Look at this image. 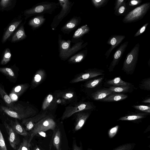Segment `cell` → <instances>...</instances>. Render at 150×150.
<instances>
[{
	"instance_id": "cell-1",
	"label": "cell",
	"mask_w": 150,
	"mask_h": 150,
	"mask_svg": "<svg viewBox=\"0 0 150 150\" xmlns=\"http://www.w3.org/2000/svg\"><path fill=\"white\" fill-rule=\"evenodd\" d=\"M0 108L9 116L20 120L33 116L36 113V111L32 107L24 106L19 104H14L11 108L1 105Z\"/></svg>"
},
{
	"instance_id": "cell-2",
	"label": "cell",
	"mask_w": 150,
	"mask_h": 150,
	"mask_svg": "<svg viewBox=\"0 0 150 150\" xmlns=\"http://www.w3.org/2000/svg\"><path fill=\"white\" fill-rule=\"evenodd\" d=\"M54 114L49 113L40 120L30 131L29 142L30 143L34 137L40 132H45L49 130L54 131L57 124Z\"/></svg>"
},
{
	"instance_id": "cell-3",
	"label": "cell",
	"mask_w": 150,
	"mask_h": 150,
	"mask_svg": "<svg viewBox=\"0 0 150 150\" xmlns=\"http://www.w3.org/2000/svg\"><path fill=\"white\" fill-rule=\"evenodd\" d=\"M58 2L44 1L38 3L32 8L25 11L27 17L33 16L44 15L47 13L52 14L59 6Z\"/></svg>"
},
{
	"instance_id": "cell-4",
	"label": "cell",
	"mask_w": 150,
	"mask_h": 150,
	"mask_svg": "<svg viewBox=\"0 0 150 150\" xmlns=\"http://www.w3.org/2000/svg\"><path fill=\"white\" fill-rule=\"evenodd\" d=\"M94 107V105L90 102H77L70 104L65 108L61 120L62 121L77 112L91 110Z\"/></svg>"
},
{
	"instance_id": "cell-5",
	"label": "cell",
	"mask_w": 150,
	"mask_h": 150,
	"mask_svg": "<svg viewBox=\"0 0 150 150\" xmlns=\"http://www.w3.org/2000/svg\"><path fill=\"white\" fill-rule=\"evenodd\" d=\"M139 48V44H137L126 56L122 70L127 74L131 75L134 71L138 60Z\"/></svg>"
},
{
	"instance_id": "cell-6",
	"label": "cell",
	"mask_w": 150,
	"mask_h": 150,
	"mask_svg": "<svg viewBox=\"0 0 150 150\" xmlns=\"http://www.w3.org/2000/svg\"><path fill=\"white\" fill-rule=\"evenodd\" d=\"M150 8V3L146 2L135 8L126 15L122 20L125 23L136 22L142 19Z\"/></svg>"
},
{
	"instance_id": "cell-7",
	"label": "cell",
	"mask_w": 150,
	"mask_h": 150,
	"mask_svg": "<svg viewBox=\"0 0 150 150\" xmlns=\"http://www.w3.org/2000/svg\"><path fill=\"white\" fill-rule=\"evenodd\" d=\"M58 3L61 7L60 12L55 16L50 27L53 30L55 29L62 20L70 12L74 2L68 0H59Z\"/></svg>"
},
{
	"instance_id": "cell-8",
	"label": "cell",
	"mask_w": 150,
	"mask_h": 150,
	"mask_svg": "<svg viewBox=\"0 0 150 150\" xmlns=\"http://www.w3.org/2000/svg\"><path fill=\"white\" fill-rule=\"evenodd\" d=\"M53 94L58 104L66 105L77 102L78 97L76 93L71 89L56 91Z\"/></svg>"
},
{
	"instance_id": "cell-9",
	"label": "cell",
	"mask_w": 150,
	"mask_h": 150,
	"mask_svg": "<svg viewBox=\"0 0 150 150\" xmlns=\"http://www.w3.org/2000/svg\"><path fill=\"white\" fill-rule=\"evenodd\" d=\"M103 70L96 68L89 69L76 75L70 82L71 83L86 81L99 75H103Z\"/></svg>"
},
{
	"instance_id": "cell-10",
	"label": "cell",
	"mask_w": 150,
	"mask_h": 150,
	"mask_svg": "<svg viewBox=\"0 0 150 150\" xmlns=\"http://www.w3.org/2000/svg\"><path fill=\"white\" fill-rule=\"evenodd\" d=\"M58 103L53 94H49L45 98L42 106V111L53 113L57 108Z\"/></svg>"
},
{
	"instance_id": "cell-11",
	"label": "cell",
	"mask_w": 150,
	"mask_h": 150,
	"mask_svg": "<svg viewBox=\"0 0 150 150\" xmlns=\"http://www.w3.org/2000/svg\"><path fill=\"white\" fill-rule=\"evenodd\" d=\"M48 114L46 112L41 111L36 115L22 120L21 123L25 126L27 132L30 131L37 123Z\"/></svg>"
},
{
	"instance_id": "cell-12",
	"label": "cell",
	"mask_w": 150,
	"mask_h": 150,
	"mask_svg": "<svg viewBox=\"0 0 150 150\" xmlns=\"http://www.w3.org/2000/svg\"><path fill=\"white\" fill-rule=\"evenodd\" d=\"M4 125L8 135V139L11 146L15 150L16 149L20 142L19 136L11 126L6 122Z\"/></svg>"
},
{
	"instance_id": "cell-13",
	"label": "cell",
	"mask_w": 150,
	"mask_h": 150,
	"mask_svg": "<svg viewBox=\"0 0 150 150\" xmlns=\"http://www.w3.org/2000/svg\"><path fill=\"white\" fill-rule=\"evenodd\" d=\"M128 43V41H126L123 43L116 50L109 68L110 72L112 71L116 66L118 64L126 50Z\"/></svg>"
},
{
	"instance_id": "cell-14",
	"label": "cell",
	"mask_w": 150,
	"mask_h": 150,
	"mask_svg": "<svg viewBox=\"0 0 150 150\" xmlns=\"http://www.w3.org/2000/svg\"><path fill=\"white\" fill-rule=\"evenodd\" d=\"M80 16H74L61 28V31L64 34H69L76 29L81 22Z\"/></svg>"
},
{
	"instance_id": "cell-15",
	"label": "cell",
	"mask_w": 150,
	"mask_h": 150,
	"mask_svg": "<svg viewBox=\"0 0 150 150\" xmlns=\"http://www.w3.org/2000/svg\"><path fill=\"white\" fill-rule=\"evenodd\" d=\"M88 44V42L84 43V41L82 40L79 42L74 44L67 51L59 57L63 60L67 59L78 52L85 47Z\"/></svg>"
},
{
	"instance_id": "cell-16",
	"label": "cell",
	"mask_w": 150,
	"mask_h": 150,
	"mask_svg": "<svg viewBox=\"0 0 150 150\" xmlns=\"http://www.w3.org/2000/svg\"><path fill=\"white\" fill-rule=\"evenodd\" d=\"M125 36L122 35H112L109 38L107 43L111 46L105 54L107 59L112 50L118 46L125 38Z\"/></svg>"
},
{
	"instance_id": "cell-17",
	"label": "cell",
	"mask_w": 150,
	"mask_h": 150,
	"mask_svg": "<svg viewBox=\"0 0 150 150\" xmlns=\"http://www.w3.org/2000/svg\"><path fill=\"white\" fill-rule=\"evenodd\" d=\"M84 111L79 112L74 114L75 119L74 131L82 128L90 115V113Z\"/></svg>"
},
{
	"instance_id": "cell-18",
	"label": "cell",
	"mask_w": 150,
	"mask_h": 150,
	"mask_svg": "<svg viewBox=\"0 0 150 150\" xmlns=\"http://www.w3.org/2000/svg\"><path fill=\"white\" fill-rule=\"evenodd\" d=\"M90 28L87 25H83L78 28L74 34L71 42L74 44L77 43L82 40V38L90 31Z\"/></svg>"
},
{
	"instance_id": "cell-19",
	"label": "cell",
	"mask_w": 150,
	"mask_h": 150,
	"mask_svg": "<svg viewBox=\"0 0 150 150\" xmlns=\"http://www.w3.org/2000/svg\"><path fill=\"white\" fill-rule=\"evenodd\" d=\"M46 74L45 70L40 69L36 72L31 83V88H34L39 86L45 79Z\"/></svg>"
},
{
	"instance_id": "cell-20",
	"label": "cell",
	"mask_w": 150,
	"mask_h": 150,
	"mask_svg": "<svg viewBox=\"0 0 150 150\" xmlns=\"http://www.w3.org/2000/svg\"><path fill=\"white\" fill-rule=\"evenodd\" d=\"M61 133L59 128H56L53 131L52 139L50 144V150L52 145L57 150H61Z\"/></svg>"
},
{
	"instance_id": "cell-21",
	"label": "cell",
	"mask_w": 150,
	"mask_h": 150,
	"mask_svg": "<svg viewBox=\"0 0 150 150\" xmlns=\"http://www.w3.org/2000/svg\"><path fill=\"white\" fill-rule=\"evenodd\" d=\"M71 40H66L62 39L61 35H58V43L59 57L65 53L71 47Z\"/></svg>"
},
{
	"instance_id": "cell-22",
	"label": "cell",
	"mask_w": 150,
	"mask_h": 150,
	"mask_svg": "<svg viewBox=\"0 0 150 150\" xmlns=\"http://www.w3.org/2000/svg\"><path fill=\"white\" fill-rule=\"evenodd\" d=\"M148 115V113H132L121 117L117 121H130L136 122V121L145 118Z\"/></svg>"
},
{
	"instance_id": "cell-23",
	"label": "cell",
	"mask_w": 150,
	"mask_h": 150,
	"mask_svg": "<svg viewBox=\"0 0 150 150\" xmlns=\"http://www.w3.org/2000/svg\"><path fill=\"white\" fill-rule=\"evenodd\" d=\"M45 20L44 15L35 16L29 21L28 24L33 29H36L40 27Z\"/></svg>"
},
{
	"instance_id": "cell-24",
	"label": "cell",
	"mask_w": 150,
	"mask_h": 150,
	"mask_svg": "<svg viewBox=\"0 0 150 150\" xmlns=\"http://www.w3.org/2000/svg\"><path fill=\"white\" fill-rule=\"evenodd\" d=\"M88 50L87 49L79 51L69 57L67 60L71 64H75L82 61L86 57Z\"/></svg>"
},
{
	"instance_id": "cell-25",
	"label": "cell",
	"mask_w": 150,
	"mask_h": 150,
	"mask_svg": "<svg viewBox=\"0 0 150 150\" xmlns=\"http://www.w3.org/2000/svg\"><path fill=\"white\" fill-rule=\"evenodd\" d=\"M10 125L18 134L24 136L28 135V132L18 122L17 119H16L14 121L11 120Z\"/></svg>"
},
{
	"instance_id": "cell-26",
	"label": "cell",
	"mask_w": 150,
	"mask_h": 150,
	"mask_svg": "<svg viewBox=\"0 0 150 150\" xmlns=\"http://www.w3.org/2000/svg\"><path fill=\"white\" fill-rule=\"evenodd\" d=\"M127 97V96L123 93H115L114 92L101 100V101L110 102L124 100Z\"/></svg>"
},
{
	"instance_id": "cell-27",
	"label": "cell",
	"mask_w": 150,
	"mask_h": 150,
	"mask_svg": "<svg viewBox=\"0 0 150 150\" xmlns=\"http://www.w3.org/2000/svg\"><path fill=\"white\" fill-rule=\"evenodd\" d=\"M113 93L109 89H103L97 91L92 93L91 97L94 100H101Z\"/></svg>"
},
{
	"instance_id": "cell-28",
	"label": "cell",
	"mask_w": 150,
	"mask_h": 150,
	"mask_svg": "<svg viewBox=\"0 0 150 150\" xmlns=\"http://www.w3.org/2000/svg\"><path fill=\"white\" fill-rule=\"evenodd\" d=\"M21 22V20L15 21L11 23L9 26L3 36L2 42L4 43L6 40Z\"/></svg>"
},
{
	"instance_id": "cell-29",
	"label": "cell",
	"mask_w": 150,
	"mask_h": 150,
	"mask_svg": "<svg viewBox=\"0 0 150 150\" xmlns=\"http://www.w3.org/2000/svg\"><path fill=\"white\" fill-rule=\"evenodd\" d=\"M107 83L113 86H131L132 84L122 80L120 77H116L108 81Z\"/></svg>"
},
{
	"instance_id": "cell-30",
	"label": "cell",
	"mask_w": 150,
	"mask_h": 150,
	"mask_svg": "<svg viewBox=\"0 0 150 150\" xmlns=\"http://www.w3.org/2000/svg\"><path fill=\"white\" fill-rule=\"evenodd\" d=\"M29 85L27 83L22 84L13 88L11 93L14 94L17 96L22 95L29 88Z\"/></svg>"
},
{
	"instance_id": "cell-31",
	"label": "cell",
	"mask_w": 150,
	"mask_h": 150,
	"mask_svg": "<svg viewBox=\"0 0 150 150\" xmlns=\"http://www.w3.org/2000/svg\"><path fill=\"white\" fill-rule=\"evenodd\" d=\"M26 37L23 26L22 25L20 27L13 36L11 41L14 42L21 40L24 39Z\"/></svg>"
},
{
	"instance_id": "cell-32",
	"label": "cell",
	"mask_w": 150,
	"mask_h": 150,
	"mask_svg": "<svg viewBox=\"0 0 150 150\" xmlns=\"http://www.w3.org/2000/svg\"><path fill=\"white\" fill-rule=\"evenodd\" d=\"M103 79V77L96 79H92L86 82L84 84V87L86 88H93L98 86Z\"/></svg>"
},
{
	"instance_id": "cell-33",
	"label": "cell",
	"mask_w": 150,
	"mask_h": 150,
	"mask_svg": "<svg viewBox=\"0 0 150 150\" xmlns=\"http://www.w3.org/2000/svg\"><path fill=\"white\" fill-rule=\"evenodd\" d=\"M0 95L7 107L8 108L12 107L14 104L13 103L11 98L4 90L1 86H0Z\"/></svg>"
},
{
	"instance_id": "cell-34",
	"label": "cell",
	"mask_w": 150,
	"mask_h": 150,
	"mask_svg": "<svg viewBox=\"0 0 150 150\" xmlns=\"http://www.w3.org/2000/svg\"><path fill=\"white\" fill-rule=\"evenodd\" d=\"M131 86L110 87L109 89L113 92L125 93L131 91Z\"/></svg>"
},
{
	"instance_id": "cell-35",
	"label": "cell",
	"mask_w": 150,
	"mask_h": 150,
	"mask_svg": "<svg viewBox=\"0 0 150 150\" xmlns=\"http://www.w3.org/2000/svg\"><path fill=\"white\" fill-rule=\"evenodd\" d=\"M126 3L123 4L116 10L115 11L114 14L117 16H124L129 10L128 8Z\"/></svg>"
},
{
	"instance_id": "cell-36",
	"label": "cell",
	"mask_w": 150,
	"mask_h": 150,
	"mask_svg": "<svg viewBox=\"0 0 150 150\" xmlns=\"http://www.w3.org/2000/svg\"><path fill=\"white\" fill-rule=\"evenodd\" d=\"M136 144L133 143H126L119 146L112 150H133Z\"/></svg>"
},
{
	"instance_id": "cell-37",
	"label": "cell",
	"mask_w": 150,
	"mask_h": 150,
	"mask_svg": "<svg viewBox=\"0 0 150 150\" xmlns=\"http://www.w3.org/2000/svg\"><path fill=\"white\" fill-rule=\"evenodd\" d=\"M139 87L142 89L149 91L150 90V78L145 79L142 81L139 84Z\"/></svg>"
},
{
	"instance_id": "cell-38",
	"label": "cell",
	"mask_w": 150,
	"mask_h": 150,
	"mask_svg": "<svg viewBox=\"0 0 150 150\" xmlns=\"http://www.w3.org/2000/svg\"><path fill=\"white\" fill-rule=\"evenodd\" d=\"M11 57V54L10 50L7 48L5 50L3 58L1 61L2 65L7 64L10 60Z\"/></svg>"
},
{
	"instance_id": "cell-39",
	"label": "cell",
	"mask_w": 150,
	"mask_h": 150,
	"mask_svg": "<svg viewBox=\"0 0 150 150\" xmlns=\"http://www.w3.org/2000/svg\"><path fill=\"white\" fill-rule=\"evenodd\" d=\"M108 0H92L91 3L95 7L98 8L105 6L108 3Z\"/></svg>"
},
{
	"instance_id": "cell-40",
	"label": "cell",
	"mask_w": 150,
	"mask_h": 150,
	"mask_svg": "<svg viewBox=\"0 0 150 150\" xmlns=\"http://www.w3.org/2000/svg\"><path fill=\"white\" fill-rule=\"evenodd\" d=\"M0 72L11 78H14L16 77L13 71L10 68L0 67Z\"/></svg>"
},
{
	"instance_id": "cell-41",
	"label": "cell",
	"mask_w": 150,
	"mask_h": 150,
	"mask_svg": "<svg viewBox=\"0 0 150 150\" xmlns=\"http://www.w3.org/2000/svg\"><path fill=\"white\" fill-rule=\"evenodd\" d=\"M128 1V2H126V4L129 10L134 8H135L136 6L140 4L142 2L141 0H132Z\"/></svg>"
},
{
	"instance_id": "cell-42",
	"label": "cell",
	"mask_w": 150,
	"mask_h": 150,
	"mask_svg": "<svg viewBox=\"0 0 150 150\" xmlns=\"http://www.w3.org/2000/svg\"><path fill=\"white\" fill-rule=\"evenodd\" d=\"M132 107L136 109L139 110L146 113H150V106L137 105H133Z\"/></svg>"
},
{
	"instance_id": "cell-43",
	"label": "cell",
	"mask_w": 150,
	"mask_h": 150,
	"mask_svg": "<svg viewBox=\"0 0 150 150\" xmlns=\"http://www.w3.org/2000/svg\"><path fill=\"white\" fill-rule=\"evenodd\" d=\"M119 127L118 125H117L108 130V134L110 139L112 138L116 135L118 132Z\"/></svg>"
},
{
	"instance_id": "cell-44",
	"label": "cell",
	"mask_w": 150,
	"mask_h": 150,
	"mask_svg": "<svg viewBox=\"0 0 150 150\" xmlns=\"http://www.w3.org/2000/svg\"><path fill=\"white\" fill-rule=\"evenodd\" d=\"M21 150H30V143L29 142V139L26 138L23 139L22 142L21 143Z\"/></svg>"
},
{
	"instance_id": "cell-45",
	"label": "cell",
	"mask_w": 150,
	"mask_h": 150,
	"mask_svg": "<svg viewBox=\"0 0 150 150\" xmlns=\"http://www.w3.org/2000/svg\"><path fill=\"white\" fill-rule=\"evenodd\" d=\"M0 150H7L2 134L0 129Z\"/></svg>"
},
{
	"instance_id": "cell-46",
	"label": "cell",
	"mask_w": 150,
	"mask_h": 150,
	"mask_svg": "<svg viewBox=\"0 0 150 150\" xmlns=\"http://www.w3.org/2000/svg\"><path fill=\"white\" fill-rule=\"evenodd\" d=\"M149 24V23H147L144 24L142 27H141L136 32L134 35V37H137L142 33L145 30L146 28L148 26Z\"/></svg>"
},
{
	"instance_id": "cell-47",
	"label": "cell",
	"mask_w": 150,
	"mask_h": 150,
	"mask_svg": "<svg viewBox=\"0 0 150 150\" xmlns=\"http://www.w3.org/2000/svg\"><path fill=\"white\" fill-rule=\"evenodd\" d=\"M127 1L125 0H117L115 1L114 10H116L123 4L126 3Z\"/></svg>"
},
{
	"instance_id": "cell-48",
	"label": "cell",
	"mask_w": 150,
	"mask_h": 150,
	"mask_svg": "<svg viewBox=\"0 0 150 150\" xmlns=\"http://www.w3.org/2000/svg\"><path fill=\"white\" fill-rule=\"evenodd\" d=\"M73 150H83L81 143L80 142V146H78L77 145L75 139H74L73 141Z\"/></svg>"
},
{
	"instance_id": "cell-49",
	"label": "cell",
	"mask_w": 150,
	"mask_h": 150,
	"mask_svg": "<svg viewBox=\"0 0 150 150\" xmlns=\"http://www.w3.org/2000/svg\"><path fill=\"white\" fill-rule=\"evenodd\" d=\"M11 1L9 0H2L0 2V4L2 7L5 8L9 4Z\"/></svg>"
},
{
	"instance_id": "cell-50",
	"label": "cell",
	"mask_w": 150,
	"mask_h": 150,
	"mask_svg": "<svg viewBox=\"0 0 150 150\" xmlns=\"http://www.w3.org/2000/svg\"><path fill=\"white\" fill-rule=\"evenodd\" d=\"M10 96L11 100H16L18 98V96L16 95L13 93H11Z\"/></svg>"
},
{
	"instance_id": "cell-51",
	"label": "cell",
	"mask_w": 150,
	"mask_h": 150,
	"mask_svg": "<svg viewBox=\"0 0 150 150\" xmlns=\"http://www.w3.org/2000/svg\"><path fill=\"white\" fill-rule=\"evenodd\" d=\"M142 103H150V98H147L142 101Z\"/></svg>"
},
{
	"instance_id": "cell-52",
	"label": "cell",
	"mask_w": 150,
	"mask_h": 150,
	"mask_svg": "<svg viewBox=\"0 0 150 150\" xmlns=\"http://www.w3.org/2000/svg\"><path fill=\"white\" fill-rule=\"evenodd\" d=\"M37 134H39L40 136L44 137H45L46 136V134L44 132H39Z\"/></svg>"
},
{
	"instance_id": "cell-53",
	"label": "cell",
	"mask_w": 150,
	"mask_h": 150,
	"mask_svg": "<svg viewBox=\"0 0 150 150\" xmlns=\"http://www.w3.org/2000/svg\"><path fill=\"white\" fill-rule=\"evenodd\" d=\"M150 130V125H149L146 129L144 131V133H146L148 132Z\"/></svg>"
},
{
	"instance_id": "cell-54",
	"label": "cell",
	"mask_w": 150,
	"mask_h": 150,
	"mask_svg": "<svg viewBox=\"0 0 150 150\" xmlns=\"http://www.w3.org/2000/svg\"><path fill=\"white\" fill-rule=\"evenodd\" d=\"M34 150H42V149L38 146L36 145L34 148Z\"/></svg>"
},
{
	"instance_id": "cell-55",
	"label": "cell",
	"mask_w": 150,
	"mask_h": 150,
	"mask_svg": "<svg viewBox=\"0 0 150 150\" xmlns=\"http://www.w3.org/2000/svg\"><path fill=\"white\" fill-rule=\"evenodd\" d=\"M21 144L20 146H19V147H18V149H17V150H21Z\"/></svg>"
},
{
	"instance_id": "cell-56",
	"label": "cell",
	"mask_w": 150,
	"mask_h": 150,
	"mask_svg": "<svg viewBox=\"0 0 150 150\" xmlns=\"http://www.w3.org/2000/svg\"><path fill=\"white\" fill-rule=\"evenodd\" d=\"M87 150H93L90 148H88L87 149Z\"/></svg>"
}]
</instances>
